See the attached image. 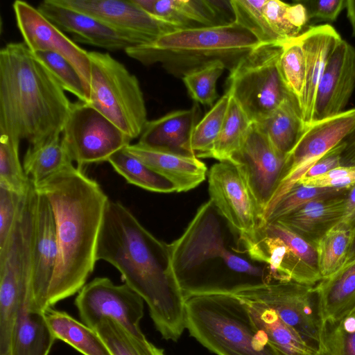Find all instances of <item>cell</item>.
Instances as JSON below:
<instances>
[{"mask_svg":"<svg viewBox=\"0 0 355 355\" xmlns=\"http://www.w3.org/2000/svg\"><path fill=\"white\" fill-rule=\"evenodd\" d=\"M96 260L114 266L125 284L142 297L164 339L178 340L185 329V298L171 270L168 244L119 202H107Z\"/></svg>","mask_w":355,"mask_h":355,"instance_id":"cell-1","label":"cell"},{"mask_svg":"<svg viewBox=\"0 0 355 355\" xmlns=\"http://www.w3.org/2000/svg\"><path fill=\"white\" fill-rule=\"evenodd\" d=\"M33 186L49 200L55 220L59 254L49 293L51 307L79 292L93 272L109 198L75 166Z\"/></svg>","mask_w":355,"mask_h":355,"instance_id":"cell-2","label":"cell"},{"mask_svg":"<svg viewBox=\"0 0 355 355\" xmlns=\"http://www.w3.org/2000/svg\"><path fill=\"white\" fill-rule=\"evenodd\" d=\"M72 103L24 42L0 51V133L29 145L60 137Z\"/></svg>","mask_w":355,"mask_h":355,"instance_id":"cell-3","label":"cell"},{"mask_svg":"<svg viewBox=\"0 0 355 355\" xmlns=\"http://www.w3.org/2000/svg\"><path fill=\"white\" fill-rule=\"evenodd\" d=\"M259 44L250 32L233 21L174 30L125 52L144 65L160 63L168 73L182 77L191 69L217 60L231 69L241 57Z\"/></svg>","mask_w":355,"mask_h":355,"instance_id":"cell-4","label":"cell"},{"mask_svg":"<svg viewBox=\"0 0 355 355\" xmlns=\"http://www.w3.org/2000/svg\"><path fill=\"white\" fill-rule=\"evenodd\" d=\"M185 328L217 355H279L254 324L245 304L232 294L186 298Z\"/></svg>","mask_w":355,"mask_h":355,"instance_id":"cell-5","label":"cell"},{"mask_svg":"<svg viewBox=\"0 0 355 355\" xmlns=\"http://www.w3.org/2000/svg\"><path fill=\"white\" fill-rule=\"evenodd\" d=\"M223 220L209 200L198 209L182 235L168 244L171 270L180 289L205 263L214 260L221 261L242 287L272 282L266 266H257L227 247Z\"/></svg>","mask_w":355,"mask_h":355,"instance_id":"cell-6","label":"cell"},{"mask_svg":"<svg viewBox=\"0 0 355 355\" xmlns=\"http://www.w3.org/2000/svg\"><path fill=\"white\" fill-rule=\"evenodd\" d=\"M36 190L24 196L19 214L6 245L0 248V355H10L21 309L32 300V245Z\"/></svg>","mask_w":355,"mask_h":355,"instance_id":"cell-7","label":"cell"},{"mask_svg":"<svg viewBox=\"0 0 355 355\" xmlns=\"http://www.w3.org/2000/svg\"><path fill=\"white\" fill-rule=\"evenodd\" d=\"M89 57L90 82L87 103L131 140L139 137L148 121L137 78L109 53L89 51Z\"/></svg>","mask_w":355,"mask_h":355,"instance_id":"cell-8","label":"cell"},{"mask_svg":"<svg viewBox=\"0 0 355 355\" xmlns=\"http://www.w3.org/2000/svg\"><path fill=\"white\" fill-rule=\"evenodd\" d=\"M282 44H260L230 69L227 89L253 123L291 97L278 69Z\"/></svg>","mask_w":355,"mask_h":355,"instance_id":"cell-9","label":"cell"},{"mask_svg":"<svg viewBox=\"0 0 355 355\" xmlns=\"http://www.w3.org/2000/svg\"><path fill=\"white\" fill-rule=\"evenodd\" d=\"M261 227L254 239L240 243L252 260L266 265L272 281L314 286L322 280L313 244L279 222Z\"/></svg>","mask_w":355,"mask_h":355,"instance_id":"cell-10","label":"cell"},{"mask_svg":"<svg viewBox=\"0 0 355 355\" xmlns=\"http://www.w3.org/2000/svg\"><path fill=\"white\" fill-rule=\"evenodd\" d=\"M314 286L293 281H274L245 286L232 295L266 304L317 350L323 324Z\"/></svg>","mask_w":355,"mask_h":355,"instance_id":"cell-11","label":"cell"},{"mask_svg":"<svg viewBox=\"0 0 355 355\" xmlns=\"http://www.w3.org/2000/svg\"><path fill=\"white\" fill-rule=\"evenodd\" d=\"M62 141L77 167L107 162L132 141L109 119L88 103H72Z\"/></svg>","mask_w":355,"mask_h":355,"instance_id":"cell-12","label":"cell"},{"mask_svg":"<svg viewBox=\"0 0 355 355\" xmlns=\"http://www.w3.org/2000/svg\"><path fill=\"white\" fill-rule=\"evenodd\" d=\"M355 128V107L306 126L288 155L282 179L263 216L302 179L309 169L330 150L340 144Z\"/></svg>","mask_w":355,"mask_h":355,"instance_id":"cell-13","label":"cell"},{"mask_svg":"<svg viewBox=\"0 0 355 355\" xmlns=\"http://www.w3.org/2000/svg\"><path fill=\"white\" fill-rule=\"evenodd\" d=\"M208 185L209 200L239 241L254 239L261 225V215L237 167L229 162L214 164L208 171Z\"/></svg>","mask_w":355,"mask_h":355,"instance_id":"cell-14","label":"cell"},{"mask_svg":"<svg viewBox=\"0 0 355 355\" xmlns=\"http://www.w3.org/2000/svg\"><path fill=\"white\" fill-rule=\"evenodd\" d=\"M75 305L83 323L94 330L102 319L110 318L135 336L146 338L139 327L144 300L125 284L116 285L107 277H96L80 289Z\"/></svg>","mask_w":355,"mask_h":355,"instance_id":"cell-15","label":"cell"},{"mask_svg":"<svg viewBox=\"0 0 355 355\" xmlns=\"http://www.w3.org/2000/svg\"><path fill=\"white\" fill-rule=\"evenodd\" d=\"M288 155L277 150L259 126L252 123L240 150L229 162L244 178L262 220L282 179Z\"/></svg>","mask_w":355,"mask_h":355,"instance_id":"cell-16","label":"cell"},{"mask_svg":"<svg viewBox=\"0 0 355 355\" xmlns=\"http://www.w3.org/2000/svg\"><path fill=\"white\" fill-rule=\"evenodd\" d=\"M12 8L24 43L33 53L51 51L66 58L80 76L88 102L90 82L89 51L69 39L30 3L16 0Z\"/></svg>","mask_w":355,"mask_h":355,"instance_id":"cell-17","label":"cell"},{"mask_svg":"<svg viewBox=\"0 0 355 355\" xmlns=\"http://www.w3.org/2000/svg\"><path fill=\"white\" fill-rule=\"evenodd\" d=\"M59 254L54 213L47 198L36 191L32 245V300L30 311L43 313Z\"/></svg>","mask_w":355,"mask_h":355,"instance_id":"cell-18","label":"cell"},{"mask_svg":"<svg viewBox=\"0 0 355 355\" xmlns=\"http://www.w3.org/2000/svg\"><path fill=\"white\" fill-rule=\"evenodd\" d=\"M68 8L90 15L105 24L136 39L140 45L177 30L149 15L133 0H55Z\"/></svg>","mask_w":355,"mask_h":355,"instance_id":"cell-19","label":"cell"},{"mask_svg":"<svg viewBox=\"0 0 355 355\" xmlns=\"http://www.w3.org/2000/svg\"><path fill=\"white\" fill-rule=\"evenodd\" d=\"M355 89V49L342 40L331 53L320 79L313 121L345 111Z\"/></svg>","mask_w":355,"mask_h":355,"instance_id":"cell-20","label":"cell"},{"mask_svg":"<svg viewBox=\"0 0 355 355\" xmlns=\"http://www.w3.org/2000/svg\"><path fill=\"white\" fill-rule=\"evenodd\" d=\"M37 10L62 32L71 33L76 41L116 51L140 45L134 37L121 33L96 18L58 3L45 0Z\"/></svg>","mask_w":355,"mask_h":355,"instance_id":"cell-21","label":"cell"},{"mask_svg":"<svg viewBox=\"0 0 355 355\" xmlns=\"http://www.w3.org/2000/svg\"><path fill=\"white\" fill-rule=\"evenodd\" d=\"M154 17L176 29L227 24L234 20L227 17V1L209 0H133Z\"/></svg>","mask_w":355,"mask_h":355,"instance_id":"cell-22","label":"cell"},{"mask_svg":"<svg viewBox=\"0 0 355 355\" xmlns=\"http://www.w3.org/2000/svg\"><path fill=\"white\" fill-rule=\"evenodd\" d=\"M300 37L305 57V86L301 116L306 128L313 121L318 88L327 61L343 39L329 24L311 26Z\"/></svg>","mask_w":355,"mask_h":355,"instance_id":"cell-23","label":"cell"},{"mask_svg":"<svg viewBox=\"0 0 355 355\" xmlns=\"http://www.w3.org/2000/svg\"><path fill=\"white\" fill-rule=\"evenodd\" d=\"M125 149L173 184L175 192H186L201 184L208 170L198 157L172 150L150 148L138 143Z\"/></svg>","mask_w":355,"mask_h":355,"instance_id":"cell-24","label":"cell"},{"mask_svg":"<svg viewBox=\"0 0 355 355\" xmlns=\"http://www.w3.org/2000/svg\"><path fill=\"white\" fill-rule=\"evenodd\" d=\"M347 192L310 202L277 222L315 246L324 234L342 220Z\"/></svg>","mask_w":355,"mask_h":355,"instance_id":"cell-25","label":"cell"},{"mask_svg":"<svg viewBox=\"0 0 355 355\" xmlns=\"http://www.w3.org/2000/svg\"><path fill=\"white\" fill-rule=\"evenodd\" d=\"M199 116L200 107L196 103L189 109L173 111L148 121L137 143L150 148L190 155L188 145L191 133L200 120Z\"/></svg>","mask_w":355,"mask_h":355,"instance_id":"cell-26","label":"cell"},{"mask_svg":"<svg viewBox=\"0 0 355 355\" xmlns=\"http://www.w3.org/2000/svg\"><path fill=\"white\" fill-rule=\"evenodd\" d=\"M322 324L349 315L355 308V258L314 286Z\"/></svg>","mask_w":355,"mask_h":355,"instance_id":"cell-27","label":"cell"},{"mask_svg":"<svg viewBox=\"0 0 355 355\" xmlns=\"http://www.w3.org/2000/svg\"><path fill=\"white\" fill-rule=\"evenodd\" d=\"M239 299L245 304L254 324L279 355H315L317 350L309 346L272 309L256 300Z\"/></svg>","mask_w":355,"mask_h":355,"instance_id":"cell-28","label":"cell"},{"mask_svg":"<svg viewBox=\"0 0 355 355\" xmlns=\"http://www.w3.org/2000/svg\"><path fill=\"white\" fill-rule=\"evenodd\" d=\"M43 314L56 339L64 341L84 355H112L95 330L67 313L51 306Z\"/></svg>","mask_w":355,"mask_h":355,"instance_id":"cell-29","label":"cell"},{"mask_svg":"<svg viewBox=\"0 0 355 355\" xmlns=\"http://www.w3.org/2000/svg\"><path fill=\"white\" fill-rule=\"evenodd\" d=\"M255 124L277 150L287 155L305 129L300 109L291 97L284 99L266 119Z\"/></svg>","mask_w":355,"mask_h":355,"instance_id":"cell-30","label":"cell"},{"mask_svg":"<svg viewBox=\"0 0 355 355\" xmlns=\"http://www.w3.org/2000/svg\"><path fill=\"white\" fill-rule=\"evenodd\" d=\"M62 136L37 145H29L23 161L26 176L33 185L40 184L73 165Z\"/></svg>","mask_w":355,"mask_h":355,"instance_id":"cell-31","label":"cell"},{"mask_svg":"<svg viewBox=\"0 0 355 355\" xmlns=\"http://www.w3.org/2000/svg\"><path fill=\"white\" fill-rule=\"evenodd\" d=\"M55 340L43 313L24 307L17 320L10 355H48Z\"/></svg>","mask_w":355,"mask_h":355,"instance_id":"cell-32","label":"cell"},{"mask_svg":"<svg viewBox=\"0 0 355 355\" xmlns=\"http://www.w3.org/2000/svg\"><path fill=\"white\" fill-rule=\"evenodd\" d=\"M252 123L231 96L222 128L209 158H214L218 162H230L240 150Z\"/></svg>","mask_w":355,"mask_h":355,"instance_id":"cell-33","label":"cell"},{"mask_svg":"<svg viewBox=\"0 0 355 355\" xmlns=\"http://www.w3.org/2000/svg\"><path fill=\"white\" fill-rule=\"evenodd\" d=\"M354 231L339 222L316 243L318 266L322 279L338 272L346 263Z\"/></svg>","mask_w":355,"mask_h":355,"instance_id":"cell-34","label":"cell"},{"mask_svg":"<svg viewBox=\"0 0 355 355\" xmlns=\"http://www.w3.org/2000/svg\"><path fill=\"white\" fill-rule=\"evenodd\" d=\"M107 162L130 184L152 192H175L171 182L129 153L125 148L113 154Z\"/></svg>","mask_w":355,"mask_h":355,"instance_id":"cell-35","label":"cell"},{"mask_svg":"<svg viewBox=\"0 0 355 355\" xmlns=\"http://www.w3.org/2000/svg\"><path fill=\"white\" fill-rule=\"evenodd\" d=\"M278 69L286 91L301 113L305 86V57L300 36L282 43Z\"/></svg>","mask_w":355,"mask_h":355,"instance_id":"cell-36","label":"cell"},{"mask_svg":"<svg viewBox=\"0 0 355 355\" xmlns=\"http://www.w3.org/2000/svg\"><path fill=\"white\" fill-rule=\"evenodd\" d=\"M230 92L220 96L196 125L188 145V151L198 159L209 158L219 135L229 107Z\"/></svg>","mask_w":355,"mask_h":355,"instance_id":"cell-37","label":"cell"},{"mask_svg":"<svg viewBox=\"0 0 355 355\" xmlns=\"http://www.w3.org/2000/svg\"><path fill=\"white\" fill-rule=\"evenodd\" d=\"M263 13L282 42L299 37L309 21L306 8L299 1L288 4L279 0H266Z\"/></svg>","mask_w":355,"mask_h":355,"instance_id":"cell-38","label":"cell"},{"mask_svg":"<svg viewBox=\"0 0 355 355\" xmlns=\"http://www.w3.org/2000/svg\"><path fill=\"white\" fill-rule=\"evenodd\" d=\"M94 330L112 355H155V345L135 336L112 318L102 319Z\"/></svg>","mask_w":355,"mask_h":355,"instance_id":"cell-39","label":"cell"},{"mask_svg":"<svg viewBox=\"0 0 355 355\" xmlns=\"http://www.w3.org/2000/svg\"><path fill=\"white\" fill-rule=\"evenodd\" d=\"M217 60L184 73L181 77L190 97L196 103L211 107L218 98L216 83L226 68Z\"/></svg>","mask_w":355,"mask_h":355,"instance_id":"cell-40","label":"cell"},{"mask_svg":"<svg viewBox=\"0 0 355 355\" xmlns=\"http://www.w3.org/2000/svg\"><path fill=\"white\" fill-rule=\"evenodd\" d=\"M20 141L7 135L0 137V186L20 196L28 191L31 182L24 171L19 155Z\"/></svg>","mask_w":355,"mask_h":355,"instance_id":"cell-41","label":"cell"},{"mask_svg":"<svg viewBox=\"0 0 355 355\" xmlns=\"http://www.w3.org/2000/svg\"><path fill=\"white\" fill-rule=\"evenodd\" d=\"M266 0H230L234 21L250 32L260 44H282L263 13Z\"/></svg>","mask_w":355,"mask_h":355,"instance_id":"cell-42","label":"cell"},{"mask_svg":"<svg viewBox=\"0 0 355 355\" xmlns=\"http://www.w3.org/2000/svg\"><path fill=\"white\" fill-rule=\"evenodd\" d=\"M349 189L319 188L296 184L276 203L263 223H270L297 210L313 200L347 193Z\"/></svg>","mask_w":355,"mask_h":355,"instance_id":"cell-43","label":"cell"},{"mask_svg":"<svg viewBox=\"0 0 355 355\" xmlns=\"http://www.w3.org/2000/svg\"><path fill=\"white\" fill-rule=\"evenodd\" d=\"M315 355H355V316L323 324Z\"/></svg>","mask_w":355,"mask_h":355,"instance_id":"cell-44","label":"cell"},{"mask_svg":"<svg viewBox=\"0 0 355 355\" xmlns=\"http://www.w3.org/2000/svg\"><path fill=\"white\" fill-rule=\"evenodd\" d=\"M34 53L53 75L64 91L74 95L78 101L87 103L81 77L66 58L51 51H37Z\"/></svg>","mask_w":355,"mask_h":355,"instance_id":"cell-45","label":"cell"},{"mask_svg":"<svg viewBox=\"0 0 355 355\" xmlns=\"http://www.w3.org/2000/svg\"><path fill=\"white\" fill-rule=\"evenodd\" d=\"M24 196L0 186V248L6 245L12 234Z\"/></svg>","mask_w":355,"mask_h":355,"instance_id":"cell-46","label":"cell"},{"mask_svg":"<svg viewBox=\"0 0 355 355\" xmlns=\"http://www.w3.org/2000/svg\"><path fill=\"white\" fill-rule=\"evenodd\" d=\"M297 184L319 188L349 189L355 185V165L340 166L312 178H302Z\"/></svg>","mask_w":355,"mask_h":355,"instance_id":"cell-47","label":"cell"},{"mask_svg":"<svg viewBox=\"0 0 355 355\" xmlns=\"http://www.w3.org/2000/svg\"><path fill=\"white\" fill-rule=\"evenodd\" d=\"M298 1L306 8L309 20L319 19L334 21L341 11L346 8V0H303Z\"/></svg>","mask_w":355,"mask_h":355,"instance_id":"cell-48","label":"cell"},{"mask_svg":"<svg viewBox=\"0 0 355 355\" xmlns=\"http://www.w3.org/2000/svg\"><path fill=\"white\" fill-rule=\"evenodd\" d=\"M343 148L344 144L342 141L316 161L303 178L318 176L341 166L340 159Z\"/></svg>","mask_w":355,"mask_h":355,"instance_id":"cell-49","label":"cell"},{"mask_svg":"<svg viewBox=\"0 0 355 355\" xmlns=\"http://www.w3.org/2000/svg\"><path fill=\"white\" fill-rule=\"evenodd\" d=\"M355 231V185L349 189L346 196L345 212L340 221Z\"/></svg>","mask_w":355,"mask_h":355,"instance_id":"cell-50","label":"cell"},{"mask_svg":"<svg viewBox=\"0 0 355 355\" xmlns=\"http://www.w3.org/2000/svg\"><path fill=\"white\" fill-rule=\"evenodd\" d=\"M344 148L341 153V166L355 165V128L343 141Z\"/></svg>","mask_w":355,"mask_h":355,"instance_id":"cell-51","label":"cell"},{"mask_svg":"<svg viewBox=\"0 0 355 355\" xmlns=\"http://www.w3.org/2000/svg\"><path fill=\"white\" fill-rule=\"evenodd\" d=\"M346 9L352 29V36L355 37V0H346Z\"/></svg>","mask_w":355,"mask_h":355,"instance_id":"cell-52","label":"cell"},{"mask_svg":"<svg viewBox=\"0 0 355 355\" xmlns=\"http://www.w3.org/2000/svg\"><path fill=\"white\" fill-rule=\"evenodd\" d=\"M354 258H355V231L354 232V234H353V237H352V241L351 245H350V248H349V253H348V256H347V259L346 263L352 261Z\"/></svg>","mask_w":355,"mask_h":355,"instance_id":"cell-53","label":"cell"},{"mask_svg":"<svg viewBox=\"0 0 355 355\" xmlns=\"http://www.w3.org/2000/svg\"><path fill=\"white\" fill-rule=\"evenodd\" d=\"M154 351H155V355H165L164 353L163 349L157 348L155 346V348H154Z\"/></svg>","mask_w":355,"mask_h":355,"instance_id":"cell-54","label":"cell"},{"mask_svg":"<svg viewBox=\"0 0 355 355\" xmlns=\"http://www.w3.org/2000/svg\"><path fill=\"white\" fill-rule=\"evenodd\" d=\"M349 316H355V308L352 310V311L349 314ZM347 315V316H349Z\"/></svg>","mask_w":355,"mask_h":355,"instance_id":"cell-55","label":"cell"}]
</instances>
